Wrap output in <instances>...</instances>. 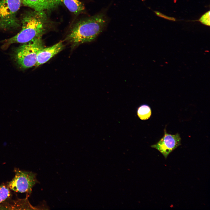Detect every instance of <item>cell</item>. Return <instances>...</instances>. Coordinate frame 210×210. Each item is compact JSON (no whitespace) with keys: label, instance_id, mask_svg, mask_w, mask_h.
<instances>
[{"label":"cell","instance_id":"8992f818","mask_svg":"<svg viewBox=\"0 0 210 210\" xmlns=\"http://www.w3.org/2000/svg\"><path fill=\"white\" fill-rule=\"evenodd\" d=\"M181 140L178 133L170 134L167 133L165 129L163 136L156 144L151 145V147L157 150L166 159L170 153L181 145Z\"/></svg>","mask_w":210,"mask_h":210},{"label":"cell","instance_id":"3957f363","mask_svg":"<svg viewBox=\"0 0 210 210\" xmlns=\"http://www.w3.org/2000/svg\"><path fill=\"white\" fill-rule=\"evenodd\" d=\"M22 44L15 51L14 57L17 63L23 69L35 66L38 52L44 47L42 36Z\"/></svg>","mask_w":210,"mask_h":210},{"label":"cell","instance_id":"30bf717a","mask_svg":"<svg viewBox=\"0 0 210 210\" xmlns=\"http://www.w3.org/2000/svg\"><path fill=\"white\" fill-rule=\"evenodd\" d=\"M137 115L139 118L142 120L148 119L151 115V110L150 106L146 104L141 105L138 108Z\"/></svg>","mask_w":210,"mask_h":210},{"label":"cell","instance_id":"5b68a950","mask_svg":"<svg viewBox=\"0 0 210 210\" xmlns=\"http://www.w3.org/2000/svg\"><path fill=\"white\" fill-rule=\"evenodd\" d=\"M15 175L7 184L10 189L17 192L30 193L33 187L38 183L35 173L15 169Z\"/></svg>","mask_w":210,"mask_h":210},{"label":"cell","instance_id":"ba28073f","mask_svg":"<svg viewBox=\"0 0 210 210\" xmlns=\"http://www.w3.org/2000/svg\"><path fill=\"white\" fill-rule=\"evenodd\" d=\"M64 46L62 42H60L48 47H43L38 52L37 55L36 67L48 61L52 57L62 51Z\"/></svg>","mask_w":210,"mask_h":210},{"label":"cell","instance_id":"9c48e42d","mask_svg":"<svg viewBox=\"0 0 210 210\" xmlns=\"http://www.w3.org/2000/svg\"><path fill=\"white\" fill-rule=\"evenodd\" d=\"M62 3L71 12L77 15L85 9L84 4L79 0H61Z\"/></svg>","mask_w":210,"mask_h":210},{"label":"cell","instance_id":"277c9868","mask_svg":"<svg viewBox=\"0 0 210 210\" xmlns=\"http://www.w3.org/2000/svg\"><path fill=\"white\" fill-rule=\"evenodd\" d=\"M22 4L21 0H0V29L10 31L20 28L18 15Z\"/></svg>","mask_w":210,"mask_h":210},{"label":"cell","instance_id":"52a82bcc","mask_svg":"<svg viewBox=\"0 0 210 210\" xmlns=\"http://www.w3.org/2000/svg\"><path fill=\"white\" fill-rule=\"evenodd\" d=\"M24 6L38 11L51 10L58 7L62 3L61 0H21Z\"/></svg>","mask_w":210,"mask_h":210},{"label":"cell","instance_id":"4fadbf2b","mask_svg":"<svg viewBox=\"0 0 210 210\" xmlns=\"http://www.w3.org/2000/svg\"><path fill=\"white\" fill-rule=\"evenodd\" d=\"M155 12L156 14L159 17L163 18L166 19H167L170 20H172L174 21H175L176 20L175 19V18L167 16L161 13L158 11H155Z\"/></svg>","mask_w":210,"mask_h":210},{"label":"cell","instance_id":"7c38bea8","mask_svg":"<svg viewBox=\"0 0 210 210\" xmlns=\"http://www.w3.org/2000/svg\"><path fill=\"white\" fill-rule=\"evenodd\" d=\"M199 21L202 23L209 26L210 24V11H207L200 18Z\"/></svg>","mask_w":210,"mask_h":210},{"label":"cell","instance_id":"7a4b0ae2","mask_svg":"<svg viewBox=\"0 0 210 210\" xmlns=\"http://www.w3.org/2000/svg\"><path fill=\"white\" fill-rule=\"evenodd\" d=\"M107 22L103 12L82 19L72 26L66 40L74 46L92 42L102 32Z\"/></svg>","mask_w":210,"mask_h":210},{"label":"cell","instance_id":"6da1fadb","mask_svg":"<svg viewBox=\"0 0 210 210\" xmlns=\"http://www.w3.org/2000/svg\"><path fill=\"white\" fill-rule=\"evenodd\" d=\"M20 20V31L3 41L5 47L15 43H28L42 36L49 26V21L44 11L27 10L22 15Z\"/></svg>","mask_w":210,"mask_h":210},{"label":"cell","instance_id":"8fae6325","mask_svg":"<svg viewBox=\"0 0 210 210\" xmlns=\"http://www.w3.org/2000/svg\"><path fill=\"white\" fill-rule=\"evenodd\" d=\"M10 195V192L8 187L5 185H0V204L6 200Z\"/></svg>","mask_w":210,"mask_h":210}]
</instances>
